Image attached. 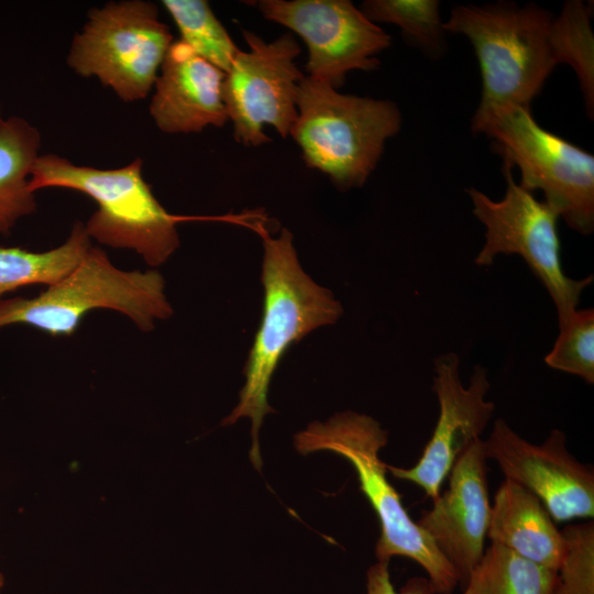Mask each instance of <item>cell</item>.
I'll use <instances>...</instances> for the list:
<instances>
[{
    "label": "cell",
    "mask_w": 594,
    "mask_h": 594,
    "mask_svg": "<svg viewBox=\"0 0 594 594\" xmlns=\"http://www.w3.org/2000/svg\"><path fill=\"white\" fill-rule=\"evenodd\" d=\"M258 232L264 249L263 315L244 365L239 403L221 422L229 426L243 417L251 419L250 459L256 470L262 468L258 430L264 416L273 411L267 393L283 355L315 329L337 322L343 312L332 293L302 270L289 230L282 229L278 238L262 228Z\"/></svg>",
    "instance_id": "obj_1"
},
{
    "label": "cell",
    "mask_w": 594,
    "mask_h": 594,
    "mask_svg": "<svg viewBox=\"0 0 594 594\" xmlns=\"http://www.w3.org/2000/svg\"><path fill=\"white\" fill-rule=\"evenodd\" d=\"M443 28L473 45L482 76L481 110L530 108L562 63L556 15L537 4L455 6Z\"/></svg>",
    "instance_id": "obj_2"
},
{
    "label": "cell",
    "mask_w": 594,
    "mask_h": 594,
    "mask_svg": "<svg viewBox=\"0 0 594 594\" xmlns=\"http://www.w3.org/2000/svg\"><path fill=\"white\" fill-rule=\"evenodd\" d=\"M65 188L87 195L98 206L85 230L96 242L135 252L150 267L165 263L178 249V218L160 204L142 176V161L118 168L76 165L56 154H40L30 189Z\"/></svg>",
    "instance_id": "obj_3"
},
{
    "label": "cell",
    "mask_w": 594,
    "mask_h": 594,
    "mask_svg": "<svg viewBox=\"0 0 594 594\" xmlns=\"http://www.w3.org/2000/svg\"><path fill=\"white\" fill-rule=\"evenodd\" d=\"M387 441L386 430L374 418L354 411L336 414L324 422L314 421L295 436L299 453L331 451L354 468L360 490L380 521L377 561L409 558L427 572L436 594H451L459 584L454 569L411 519L400 495L387 480V464L380 458Z\"/></svg>",
    "instance_id": "obj_4"
},
{
    "label": "cell",
    "mask_w": 594,
    "mask_h": 594,
    "mask_svg": "<svg viewBox=\"0 0 594 594\" xmlns=\"http://www.w3.org/2000/svg\"><path fill=\"white\" fill-rule=\"evenodd\" d=\"M95 309L122 314L144 332L173 315L158 271L119 268L101 249L91 245L68 274L38 295L2 298L0 329L28 324L54 337L69 336Z\"/></svg>",
    "instance_id": "obj_5"
},
{
    "label": "cell",
    "mask_w": 594,
    "mask_h": 594,
    "mask_svg": "<svg viewBox=\"0 0 594 594\" xmlns=\"http://www.w3.org/2000/svg\"><path fill=\"white\" fill-rule=\"evenodd\" d=\"M290 136L305 164L329 176L340 189L361 187L376 168L402 114L391 100L345 95L308 76L297 92Z\"/></svg>",
    "instance_id": "obj_6"
},
{
    "label": "cell",
    "mask_w": 594,
    "mask_h": 594,
    "mask_svg": "<svg viewBox=\"0 0 594 594\" xmlns=\"http://www.w3.org/2000/svg\"><path fill=\"white\" fill-rule=\"evenodd\" d=\"M472 130L492 140L504 164L517 166L519 186L538 189L544 202L581 234L594 229V156L544 130L530 108L503 106L476 109Z\"/></svg>",
    "instance_id": "obj_7"
},
{
    "label": "cell",
    "mask_w": 594,
    "mask_h": 594,
    "mask_svg": "<svg viewBox=\"0 0 594 594\" xmlns=\"http://www.w3.org/2000/svg\"><path fill=\"white\" fill-rule=\"evenodd\" d=\"M173 42L153 2L110 1L89 11L66 62L76 74L95 77L122 101L134 102L153 90Z\"/></svg>",
    "instance_id": "obj_8"
},
{
    "label": "cell",
    "mask_w": 594,
    "mask_h": 594,
    "mask_svg": "<svg viewBox=\"0 0 594 594\" xmlns=\"http://www.w3.org/2000/svg\"><path fill=\"white\" fill-rule=\"evenodd\" d=\"M504 164L507 188L502 200H492L476 188L468 194L473 215L484 224L485 243L474 263L488 266L498 254H517L547 288L558 314L559 327L578 309L583 290L593 276L573 279L565 275L560 257L558 215L514 179Z\"/></svg>",
    "instance_id": "obj_9"
},
{
    "label": "cell",
    "mask_w": 594,
    "mask_h": 594,
    "mask_svg": "<svg viewBox=\"0 0 594 594\" xmlns=\"http://www.w3.org/2000/svg\"><path fill=\"white\" fill-rule=\"evenodd\" d=\"M242 35L249 48H239L224 74L223 102L234 139L245 146H260L271 141L266 125L282 138L290 134L298 87L305 78L295 64L300 46L292 33L272 42L249 30H242Z\"/></svg>",
    "instance_id": "obj_10"
},
{
    "label": "cell",
    "mask_w": 594,
    "mask_h": 594,
    "mask_svg": "<svg viewBox=\"0 0 594 594\" xmlns=\"http://www.w3.org/2000/svg\"><path fill=\"white\" fill-rule=\"evenodd\" d=\"M261 14L295 32L308 48V77L339 89L351 70L380 66L392 37L349 0H258Z\"/></svg>",
    "instance_id": "obj_11"
},
{
    "label": "cell",
    "mask_w": 594,
    "mask_h": 594,
    "mask_svg": "<svg viewBox=\"0 0 594 594\" xmlns=\"http://www.w3.org/2000/svg\"><path fill=\"white\" fill-rule=\"evenodd\" d=\"M483 442L487 459L496 462L505 479L534 494L554 521L593 518V470L568 451L562 430L552 429L535 444L499 418Z\"/></svg>",
    "instance_id": "obj_12"
},
{
    "label": "cell",
    "mask_w": 594,
    "mask_h": 594,
    "mask_svg": "<svg viewBox=\"0 0 594 594\" xmlns=\"http://www.w3.org/2000/svg\"><path fill=\"white\" fill-rule=\"evenodd\" d=\"M432 389L439 404V416L418 462L408 469L387 464L391 474L416 484L435 499L457 459L476 440L493 417L495 405L486 399L491 387L487 371L473 367L465 387L460 376V359L449 352L433 362Z\"/></svg>",
    "instance_id": "obj_13"
},
{
    "label": "cell",
    "mask_w": 594,
    "mask_h": 594,
    "mask_svg": "<svg viewBox=\"0 0 594 594\" xmlns=\"http://www.w3.org/2000/svg\"><path fill=\"white\" fill-rule=\"evenodd\" d=\"M483 439L454 462L449 486L416 521L454 569L464 588L485 551L491 504Z\"/></svg>",
    "instance_id": "obj_14"
},
{
    "label": "cell",
    "mask_w": 594,
    "mask_h": 594,
    "mask_svg": "<svg viewBox=\"0 0 594 594\" xmlns=\"http://www.w3.org/2000/svg\"><path fill=\"white\" fill-rule=\"evenodd\" d=\"M224 73L174 41L154 82L150 114L164 133L200 132L228 121L223 102Z\"/></svg>",
    "instance_id": "obj_15"
},
{
    "label": "cell",
    "mask_w": 594,
    "mask_h": 594,
    "mask_svg": "<svg viewBox=\"0 0 594 594\" xmlns=\"http://www.w3.org/2000/svg\"><path fill=\"white\" fill-rule=\"evenodd\" d=\"M487 538L514 553L558 570L564 539L543 504L519 484L504 480L491 505Z\"/></svg>",
    "instance_id": "obj_16"
},
{
    "label": "cell",
    "mask_w": 594,
    "mask_h": 594,
    "mask_svg": "<svg viewBox=\"0 0 594 594\" xmlns=\"http://www.w3.org/2000/svg\"><path fill=\"white\" fill-rule=\"evenodd\" d=\"M41 134L26 119L12 116L0 123V235L36 210L30 178L40 156Z\"/></svg>",
    "instance_id": "obj_17"
},
{
    "label": "cell",
    "mask_w": 594,
    "mask_h": 594,
    "mask_svg": "<svg viewBox=\"0 0 594 594\" xmlns=\"http://www.w3.org/2000/svg\"><path fill=\"white\" fill-rule=\"evenodd\" d=\"M91 245L84 223L76 222L62 244L46 251L0 246V300L21 287L55 284L80 262Z\"/></svg>",
    "instance_id": "obj_18"
},
{
    "label": "cell",
    "mask_w": 594,
    "mask_h": 594,
    "mask_svg": "<svg viewBox=\"0 0 594 594\" xmlns=\"http://www.w3.org/2000/svg\"><path fill=\"white\" fill-rule=\"evenodd\" d=\"M556 578V570L491 543L463 590L472 594H551Z\"/></svg>",
    "instance_id": "obj_19"
},
{
    "label": "cell",
    "mask_w": 594,
    "mask_h": 594,
    "mask_svg": "<svg viewBox=\"0 0 594 594\" xmlns=\"http://www.w3.org/2000/svg\"><path fill=\"white\" fill-rule=\"evenodd\" d=\"M174 20L180 41L224 74L239 47L205 0H163Z\"/></svg>",
    "instance_id": "obj_20"
},
{
    "label": "cell",
    "mask_w": 594,
    "mask_h": 594,
    "mask_svg": "<svg viewBox=\"0 0 594 594\" xmlns=\"http://www.w3.org/2000/svg\"><path fill=\"white\" fill-rule=\"evenodd\" d=\"M437 0H366L361 11L372 22L398 25L404 40L431 56L446 48L443 22Z\"/></svg>",
    "instance_id": "obj_21"
},
{
    "label": "cell",
    "mask_w": 594,
    "mask_h": 594,
    "mask_svg": "<svg viewBox=\"0 0 594 594\" xmlns=\"http://www.w3.org/2000/svg\"><path fill=\"white\" fill-rule=\"evenodd\" d=\"M562 61L575 72L591 117L594 105V37L590 10L580 0L566 1L556 15Z\"/></svg>",
    "instance_id": "obj_22"
},
{
    "label": "cell",
    "mask_w": 594,
    "mask_h": 594,
    "mask_svg": "<svg viewBox=\"0 0 594 594\" xmlns=\"http://www.w3.org/2000/svg\"><path fill=\"white\" fill-rule=\"evenodd\" d=\"M559 336L544 356L548 366L594 383V310H575L559 327Z\"/></svg>",
    "instance_id": "obj_23"
},
{
    "label": "cell",
    "mask_w": 594,
    "mask_h": 594,
    "mask_svg": "<svg viewBox=\"0 0 594 594\" xmlns=\"http://www.w3.org/2000/svg\"><path fill=\"white\" fill-rule=\"evenodd\" d=\"M564 554L551 594H594V522L569 525L561 530Z\"/></svg>",
    "instance_id": "obj_24"
},
{
    "label": "cell",
    "mask_w": 594,
    "mask_h": 594,
    "mask_svg": "<svg viewBox=\"0 0 594 594\" xmlns=\"http://www.w3.org/2000/svg\"><path fill=\"white\" fill-rule=\"evenodd\" d=\"M366 576V594H436L426 578L410 579L396 592L391 581L388 562L377 561L369 569Z\"/></svg>",
    "instance_id": "obj_25"
},
{
    "label": "cell",
    "mask_w": 594,
    "mask_h": 594,
    "mask_svg": "<svg viewBox=\"0 0 594 594\" xmlns=\"http://www.w3.org/2000/svg\"><path fill=\"white\" fill-rule=\"evenodd\" d=\"M3 586H4V576L0 571V594H1V591H2Z\"/></svg>",
    "instance_id": "obj_26"
},
{
    "label": "cell",
    "mask_w": 594,
    "mask_h": 594,
    "mask_svg": "<svg viewBox=\"0 0 594 594\" xmlns=\"http://www.w3.org/2000/svg\"><path fill=\"white\" fill-rule=\"evenodd\" d=\"M463 594H472V593L469 592L468 590H463Z\"/></svg>",
    "instance_id": "obj_27"
},
{
    "label": "cell",
    "mask_w": 594,
    "mask_h": 594,
    "mask_svg": "<svg viewBox=\"0 0 594 594\" xmlns=\"http://www.w3.org/2000/svg\"><path fill=\"white\" fill-rule=\"evenodd\" d=\"M3 118H2V114H1V108H0V123L2 122Z\"/></svg>",
    "instance_id": "obj_28"
}]
</instances>
